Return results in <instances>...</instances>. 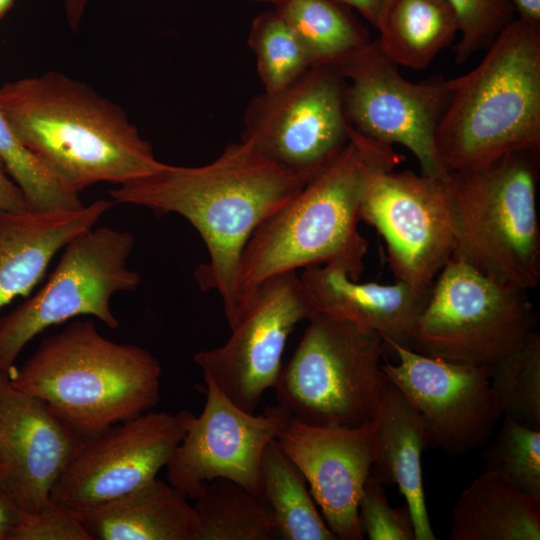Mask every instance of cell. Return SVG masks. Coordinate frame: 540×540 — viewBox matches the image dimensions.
Returning a JSON list of instances; mask_svg holds the SVG:
<instances>
[{"label": "cell", "instance_id": "5bb4252c", "mask_svg": "<svg viewBox=\"0 0 540 540\" xmlns=\"http://www.w3.org/2000/svg\"><path fill=\"white\" fill-rule=\"evenodd\" d=\"M313 312L299 275L277 276L260 288L229 339L197 352L194 362L235 405L255 413L277 383L289 335Z\"/></svg>", "mask_w": 540, "mask_h": 540}, {"label": "cell", "instance_id": "2e32d148", "mask_svg": "<svg viewBox=\"0 0 540 540\" xmlns=\"http://www.w3.org/2000/svg\"><path fill=\"white\" fill-rule=\"evenodd\" d=\"M398 363L381 364L385 378L419 413L429 447L455 457L482 445L502 413L489 381V366L433 358L397 344Z\"/></svg>", "mask_w": 540, "mask_h": 540}, {"label": "cell", "instance_id": "4fadbf2b", "mask_svg": "<svg viewBox=\"0 0 540 540\" xmlns=\"http://www.w3.org/2000/svg\"><path fill=\"white\" fill-rule=\"evenodd\" d=\"M190 411H148L82 438L50 498L78 512L121 497L157 477L186 432Z\"/></svg>", "mask_w": 540, "mask_h": 540}, {"label": "cell", "instance_id": "e0dca14e", "mask_svg": "<svg viewBox=\"0 0 540 540\" xmlns=\"http://www.w3.org/2000/svg\"><path fill=\"white\" fill-rule=\"evenodd\" d=\"M275 441L303 474L336 538L363 539L358 506L374 461V421L355 428H331L291 416Z\"/></svg>", "mask_w": 540, "mask_h": 540}, {"label": "cell", "instance_id": "603a6c76", "mask_svg": "<svg viewBox=\"0 0 540 540\" xmlns=\"http://www.w3.org/2000/svg\"><path fill=\"white\" fill-rule=\"evenodd\" d=\"M453 540H539L540 498L485 471L461 494L452 513Z\"/></svg>", "mask_w": 540, "mask_h": 540}, {"label": "cell", "instance_id": "cb8c5ba5", "mask_svg": "<svg viewBox=\"0 0 540 540\" xmlns=\"http://www.w3.org/2000/svg\"><path fill=\"white\" fill-rule=\"evenodd\" d=\"M375 28L384 54L415 70L426 68L459 32L447 0H386Z\"/></svg>", "mask_w": 540, "mask_h": 540}, {"label": "cell", "instance_id": "83f0119b", "mask_svg": "<svg viewBox=\"0 0 540 540\" xmlns=\"http://www.w3.org/2000/svg\"><path fill=\"white\" fill-rule=\"evenodd\" d=\"M489 381L502 416L540 430V333L532 331L489 366Z\"/></svg>", "mask_w": 540, "mask_h": 540}, {"label": "cell", "instance_id": "52a82bcc", "mask_svg": "<svg viewBox=\"0 0 540 540\" xmlns=\"http://www.w3.org/2000/svg\"><path fill=\"white\" fill-rule=\"evenodd\" d=\"M307 320L273 388L279 404L314 426L355 428L373 421L388 384L382 337L317 311Z\"/></svg>", "mask_w": 540, "mask_h": 540}, {"label": "cell", "instance_id": "ac0fdd59", "mask_svg": "<svg viewBox=\"0 0 540 540\" xmlns=\"http://www.w3.org/2000/svg\"><path fill=\"white\" fill-rule=\"evenodd\" d=\"M81 439L44 401L0 372V488L24 513L51 500V489Z\"/></svg>", "mask_w": 540, "mask_h": 540}, {"label": "cell", "instance_id": "7a4b0ae2", "mask_svg": "<svg viewBox=\"0 0 540 540\" xmlns=\"http://www.w3.org/2000/svg\"><path fill=\"white\" fill-rule=\"evenodd\" d=\"M404 160L392 146L350 126L341 153L248 240L238 273L243 315L266 282L298 269L330 265L359 280L368 250L358 229L365 187L373 175L396 169Z\"/></svg>", "mask_w": 540, "mask_h": 540}, {"label": "cell", "instance_id": "ab89813d", "mask_svg": "<svg viewBox=\"0 0 540 540\" xmlns=\"http://www.w3.org/2000/svg\"><path fill=\"white\" fill-rule=\"evenodd\" d=\"M252 2H259V3H268L272 4L274 7L279 5L283 0H249Z\"/></svg>", "mask_w": 540, "mask_h": 540}, {"label": "cell", "instance_id": "f35d334b", "mask_svg": "<svg viewBox=\"0 0 540 540\" xmlns=\"http://www.w3.org/2000/svg\"><path fill=\"white\" fill-rule=\"evenodd\" d=\"M518 19L531 25L540 26V0H510Z\"/></svg>", "mask_w": 540, "mask_h": 540}, {"label": "cell", "instance_id": "7c38bea8", "mask_svg": "<svg viewBox=\"0 0 540 540\" xmlns=\"http://www.w3.org/2000/svg\"><path fill=\"white\" fill-rule=\"evenodd\" d=\"M445 177L395 169L368 181L360 221L383 237L395 281L430 289L453 257L455 228Z\"/></svg>", "mask_w": 540, "mask_h": 540}, {"label": "cell", "instance_id": "d6986e66", "mask_svg": "<svg viewBox=\"0 0 540 540\" xmlns=\"http://www.w3.org/2000/svg\"><path fill=\"white\" fill-rule=\"evenodd\" d=\"M314 312L378 333L386 344L412 349L416 322L429 290L401 281L393 284L359 282L335 266L318 265L299 275Z\"/></svg>", "mask_w": 540, "mask_h": 540}, {"label": "cell", "instance_id": "3957f363", "mask_svg": "<svg viewBox=\"0 0 540 540\" xmlns=\"http://www.w3.org/2000/svg\"><path fill=\"white\" fill-rule=\"evenodd\" d=\"M0 109L22 144L74 194L99 182L124 184L162 164L119 106L61 73L4 83Z\"/></svg>", "mask_w": 540, "mask_h": 540}, {"label": "cell", "instance_id": "6da1fadb", "mask_svg": "<svg viewBox=\"0 0 540 540\" xmlns=\"http://www.w3.org/2000/svg\"><path fill=\"white\" fill-rule=\"evenodd\" d=\"M311 178L266 158L241 140L202 166L162 163L110 195L113 203L178 214L197 230L209 257L196 268L195 279L202 291L220 296L231 329L243 316L238 273L248 240Z\"/></svg>", "mask_w": 540, "mask_h": 540}, {"label": "cell", "instance_id": "f1b7e54d", "mask_svg": "<svg viewBox=\"0 0 540 540\" xmlns=\"http://www.w3.org/2000/svg\"><path fill=\"white\" fill-rule=\"evenodd\" d=\"M248 44L264 92L285 87L312 67L300 40L274 8L253 19Z\"/></svg>", "mask_w": 540, "mask_h": 540}, {"label": "cell", "instance_id": "74e56055", "mask_svg": "<svg viewBox=\"0 0 540 540\" xmlns=\"http://www.w3.org/2000/svg\"><path fill=\"white\" fill-rule=\"evenodd\" d=\"M355 8L374 27L377 24L381 9L386 0H338Z\"/></svg>", "mask_w": 540, "mask_h": 540}, {"label": "cell", "instance_id": "ba28073f", "mask_svg": "<svg viewBox=\"0 0 540 540\" xmlns=\"http://www.w3.org/2000/svg\"><path fill=\"white\" fill-rule=\"evenodd\" d=\"M527 292L452 257L430 287L412 350L456 363L493 365L535 330Z\"/></svg>", "mask_w": 540, "mask_h": 540}, {"label": "cell", "instance_id": "8992f818", "mask_svg": "<svg viewBox=\"0 0 540 540\" xmlns=\"http://www.w3.org/2000/svg\"><path fill=\"white\" fill-rule=\"evenodd\" d=\"M540 150H517L445 180L455 228L453 257L529 291L540 281L537 186Z\"/></svg>", "mask_w": 540, "mask_h": 540}, {"label": "cell", "instance_id": "9a60e30c", "mask_svg": "<svg viewBox=\"0 0 540 540\" xmlns=\"http://www.w3.org/2000/svg\"><path fill=\"white\" fill-rule=\"evenodd\" d=\"M206 403L186 421L185 435L170 458V484L197 498L205 482L232 480L258 498L262 492V455L266 445L285 428L291 414L282 405L264 413H248L235 405L207 377Z\"/></svg>", "mask_w": 540, "mask_h": 540}, {"label": "cell", "instance_id": "277c9868", "mask_svg": "<svg viewBox=\"0 0 540 540\" xmlns=\"http://www.w3.org/2000/svg\"><path fill=\"white\" fill-rule=\"evenodd\" d=\"M161 374L148 350L111 341L85 320L43 340L10 379L87 438L152 410L160 399Z\"/></svg>", "mask_w": 540, "mask_h": 540}, {"label": "cell", "instance_id": "484cf974", "mask_svg": "<svg viewBox=\"0 0 540 540\" xmlns=\"http://www.w3.org/2000/svg\"><path fill=\"white\" fill-rule=\"evenodd\" d=\"M274 9L303 45L313 66H336L371 42L350 7L338 0H283Z\"/></svg>", "mask_w": 540, "mask_h": 540}, {"label": "cell", "instance_id": "e575fe53", "mask_svg": "<svg viewBox=\"0 0 540 540\" xmlns=\"http://www.w3.org/2000/svg\"><path fill=\"white\" fill-rule=\"evenodd\" d=\"M31 210L28 202L0 159V214Z\"/></svg>", "mask_w": 540, "mask_h": 540}, {"label": "cell", "instance_id": "44dd1931", "mask_svg": "<svg viewBox=\"0 0 540 540\" xmlns=\"http://www.w3.org/2000/svg\"><path fill=\"white\" fill-rule=\"evenodd\" d=\"M373 421L375 452L369 476L384 486L397 485L411 514L415 540H434L421 468L429 440L419 413L388 381Z\"/></svg>", "mask_w": 540, "mask_h": 540}, {"label": "cell", "instance_id": "8fae6325", "mask_svg": "<svg viewBox=\"0 0 540 540\" xmlns=\"http://www.w3.org/2000/svg\"><path fill=\"white\" fill-rule=\"evenodd\" d=\"M346 81L335 66H313L248 104L241 140L266 158L314 177L349 141Z\"/></svg>", "mask_w": 540, "mask_h": 540}, {"label": "cell", "instance_id": "d590c367", "mask_svg": "<svg viewBox=\"0 0 540 540\" xmlns=\"http://www.w3.org/2000/svg\"><path fill=\"white\" fill-rule=\"evenodd\" d=\"M24 512L0 488V540H7L10 532L20 523Z\"/></svg>", "mask_w": 540, "mask_h": 540}, {"label": "cell", "instance_id": "5b68a950", "mask_svg": "<svg viewBox=\"0 0 540 540\" xmlns=\"http://www.w3.org/2000/svg\"><path fill=\"white\" fill-rule=\"evenodd\" d=\"M487 49L473 70L450 79L435 137L447 172L540 150V26L515 18Z\"/></svg>", "mask_w": 540, "mask_h": 540}, {"label": "cell", "instance_id": "7402d4cb", "mask_svg": "<svg viewBox=\"0 0 540 540\" xmlns=\"http://www.w3.org/2000/svg\"><path fill=\"white\" fill-rule=\"evenodd\" d=\"M73 513L92 540H199V520L188 497L157 477L121 497Z\"/></svg>", "mask_w": 540, "mask_h": 540}, {"label": "cell", "instance_id": "836d02e7", "mask_svg": "<svg viewBox=\"0 0 540 540\" xmlns=\"http://www.w3.org/2000/svg\"><path fill=\"white\" fill-rule=\"evenodd\" d=\"M7 540H92L76 515L50 500L34 513H24Z\"/></svg>", "mask_w": 540, "mask_h": 540}, {"label": "cell", "instance_id": "4dcf8cb0", "mask_svg": "<svg viewBox=\"0 0 540 540\" xmlns=\"http://www.w3.org/2000/svg\"><path fill=\"white\" fill-rule=\"evenodd\" d=\"M483 451L485 471L495 473L527 495L540 498V430L508 416Z\"/></svg>", "mask_w": 540, "mask_h": 540}, {"label": "cell", "instance_id": "f546056e", "mask_svg": "<svg viewBox=\"0 0 540 540\" xmlns=\"http://www.w3.org/2000/svg\"><path fill=\"white\" fill-rule=\"evenodd\" d=\"M0 159L33 211L70 210L83 206L18 139L0 109Z\"/></svg>", "mask_w": 540, "mask_h": 540}, {"label": "cell", "instance_id": "d4e9b609", "mask_svg": "<svg viewBox=\"0 0 540 540\" xmlns=\"http://www.w3.org/2000/svg\"><path fill=\"white\" fill-rule=\"evenodd\" d=\"M259 499L275 539L337 540L319 513L303 474L275 440H271L263 451Z\"/></svg>", "mask_w": 540, "mask_h": 540}, {"label": "cell", "instance_id": "9c48e42d", "mask_svg": "<svg viewBox=\"0 0 540 540\" xmlns=\"http://www.w3.org/2000/svg\"><path fill=\"white\" fill-rule=\"evenodd\" d=\"M134 242L129 231L105 226L71 239L47 282L0 319V372L14 369L17 357L35 336L71 318L94 316L116 329L112 296L133 291L141 282L127 265Z\"/></svg>", "mask_w": 540, "mask_h": 540}, {"label": "cell", "instance_id": "30bf717a", "mask_svg": "<svg viewBox=\"0 0 540 540\" xmlns=\"http://www.w3.org/2000/svg\"><path fill=\"white\" fill-rule=\"evenodd\" d=\"M335 67L346 81L344 112L354 130L390 146H404L418 160L421 174L435 178L447 174L435 137L450 101V79L406 80L378 41Z\"/></svg>", "mask_w": 540, "mask_h": 540}, {"label": "cell", "instance_id": "4316f807", "mask_svg": "<svg viewBox=\"0 0 540 540\" xmlns=\"http://www.w3.org/2000/svg\"><path fill=\"white\" fill-rule=\"evenodd\" d=\"M192 506L199 540H276L260 499L232 480L205 482Z\"/></svg>", "mask_w": 540, "mask_h": 540}, {"label": "cell", "instance_id": "ffe728a7", "mask_svg": "<svg viewBox=\"0 0 540 540\" xmlns=\"http://www.w3.org/2000/svg\"><path fill=\"white\" fill-rule=\"evenodd\" d=\"M112 205L113 201L98 199L70 210L0 214V310L27 295L55 254L94 227Z\"/></svg>", "mask_w": 540, "mask_h": 540}, {"label": "cell", "instance_id": "1f68e13d", "mask_svg": "<svg viewBox=\"0 0 540 540\" xmlns=\"http://www.w3.org/2000/svg\"><path fill=\"white\" fill-rule=\"evenodd\" d=\"M458 21L461 37L455 46V61L465 63L474 53L487 49L515 19L510 0H447Z\"/></svg>", "mask_w": 540, "mask_h": 540}, {"label": "cell", "instance_id": "8d00e7d4", "mask_svg": "<svg viewBox=\"0 0 540 540\" xmlns=\"http://www.w3.org/2000/svg\"><path fill=\"white\" fill-rule=\"evenodd\" d=\"M87 0H64V7L70 26L78 27L80 19L85 9ZM14 0H0V20L13 6Z\"/></svg>", "mask_w": 540, "mask_h": 540}, {"label": "cell", "instance_id": "d6a6232c", "mask_svg": "<svg viewBox=\"0 0 540 540\" xmlns=\"http://www.w3.org/2000/svg\"><path fill=\"white\" fill-rule=\"evenodd\" d=\"M358 514L363 535L370 540H415L408 506L391 507L385 486L371 476L364 485Z\"/></svg>", "mask_w": 540, "mask_h": 540}]
</instances>
